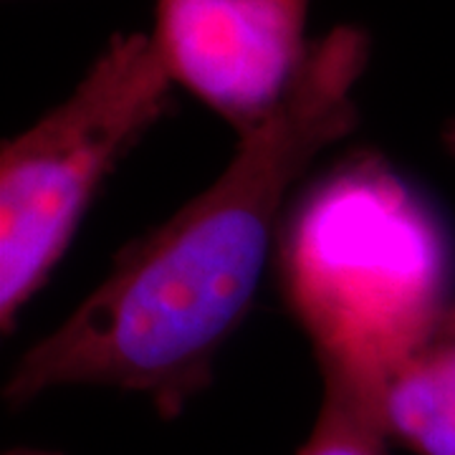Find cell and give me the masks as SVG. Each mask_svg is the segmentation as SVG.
<instances>
[{"mask_svg": "<svg viewBox=\"0 0 455 455\" xmlns=\"http://www.w3.org/2000/svg\"><path fill=\"white\" fill-rule=\"evenodd\" d=\"M370 51L357 26L316 38L276 109L238 137L220 178L127 245L79 309L18 359L5 403L92 385L145 395L163 418H178L211 385L212 362L243 322L293 185L357 127L355 86Z\"/></svg>", "mask_w": 455, "mask_h": 455, "instance_id": "obj_1", "label": "cell"}, {"mask_svg": "<svg viewBox=\"0 0 455 455\" xmlns=\"http://www.w3.org/2000/svg\"><path fill=\"white\" fill-rule=\"evenodd\" d=\"M281 281L319 367L382 379L451 319L435 212L374 157L309 188L281 226Z\"/></svg>", "mask_w": 455, "mask_h": 455, "instance_id": "obj_2", "label": "cell"}, {"mask_svg": "<svg viewBox=\"0 0 455 455\" xmlns=\"http://www.w3.org/2000/svg\"><path fill=\"white\" fill-rule=\"evenodd\" d=\"M149 33L114 36L68 97L0 152V326L46 286L99 188L167 109Z\"/></svg>", "mask_w": 455, "mask_h": 455, "instance_id": "obj_3", "label": "cell"}, {"mask_svg": "<svg viewBox=\"0 0 455 455\" xmlns=\"http://www.w3.org/2000/svg\"><path fill=\"white\" fill-rule=\"evenodd\" d=\"M311 0H155V49L175 86L241 137L274 112L309 56Z\"/></svg>", "mask_w": 455, "mask_h": 455, "instance_id": "obj_4", "label": "cell"}, {"mask_svg": "<svg viewBox=\"0 0 455 455\" xmlns=\"http://www.w3.org/2000/svg\"><path fill=\"white\" fill-rule=\"evenodd\" d=\"M379 418L390 440L418 455H455V326L412 349L382 377Z\"/></svg>", "mask_w": 455, "mask_h": 455, "instance_id": "obj_5", "label": "cell"}, {"mask_svg": "<svg viewBox=\"0 0 455 455\" xmlns=\"http://www.w3.org/2000/svg\"><path fill=\"white\" fill-rule=\"evenodd\" d=\"M322 377L324 400L296 455H387L390 435L377 407L382 379L341 367H322Z\"/></svg>", "mask_w": 455, "mask_h": 455, "instance_id": "obj_6", "label": "cell"}, {"mask_svg": "<svg viewBox=\"0 0 455 455\" xmlns=\"http://www.w3.org/2000/svg\"><path fill=\"white\" fill-rule=\"evenodd\" d=\"M443 142H445V147H448V152L455 157V119L448 124V127H445V132H443ZM451 322H453L455 326V307L451 309Z\"/></svg>", "mask_w": 455, "mask_h": 455, "instance_id": "obj_7", "label": "cell"}, {"mask_svg": "<svg viewBox=\"0 0 455 455\" xmlns=\"http://www.w3.org/2000/svg\"><path fill=\"white\" fill-rule=\"evenodd\" d=\"M3 455H64L59 451H44V448H11Z\"/></svg>", "mask_w": 455, "mask_h": 455, "instance_id": "obj_8", "label": "cell"}]
</instances>
